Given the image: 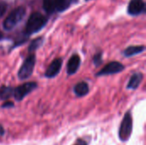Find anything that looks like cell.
I'll use <instances>...</instances> for the list:
<instances>
[{
	"instance_id": "16",
	"label": "cell",
	"mask_w": 146,
	"mask_h": 145,
	"mask_svg": "<svg viewBox=\"0 0 146 145\" xmlns=\"http://www.w3.org/2000/svg\"><path fill=\"white\" fill-rule=\"evenodd\" d=\"M43 8L48 14H52L56 11L53 0H43Z\"/></svg>"
},
{
	"instance_id": "5",
	"label": "cell",
	"mask_w": 146,
	"mask_h": 145,
	"mask_svg": "<svg viewBox=\"0 0 146 145\" xmlns=\"http://www.w3.org/2000/svg\"><path fill=\"white\" fill-rule=\"evenodd\" d=\"M38 83L34 81L26 82L23 83L17 87L14 88V94L13 97L17 102L22 101L27 95H29L31 92H33L34 90L38 88Z\"/></svg>"
},
{
	"instance_id": "17",
	"label": "cell",
	"mask_w": 146,
	"mask_h": 145,
	"mask_svg": "<svg viewBox=\"0 0 146 145\" xmlns=\"http://www.w3.org/2000/svg\"><path fill=\"white\" fill-rule=\"evenodd\" d=\"M92 62H93V64L96 67H98V66H100L102 64V62H103V53H102V51L97 52L93 56Z\"/></svg>"
},
{
	"instance_id": "11",
	"label": "cell",
	"mask_w": 146,
	"mask_h": 145,
	"mask_svg": "<svg viewBox=\"0 0 146 145\" xmlns=\"http://www.w3.org/2000/svg\"><path fill=\"white\" fill-rule=\"evenodd\" d=\"M74 92L78 97H86L90 92V86L87 82L80 81L74 86Z\"/></svg>"
},
{
	"instance_id": "14",
	"label": "cell",
	"mask_w": 146,
	"mask_h": 145,
	"mask_svg": "<svg viewBox=\"0 0 146 145\" xmlns=\"http://www.w3.org/2000/svg\"><path fill=\"white\" fill-rule=\"evenodd\" d=\"M56 10L62 12L66 10L71 4V0H53Z\"/></svg>"
},
{
	"instance_id": "22",
	"label": "cell",
	"mask_w": 146,
	"mask_h": 145,
	"mask_svg": "<svg viewBox=\"0 0 146 145\" xmlns=\"http://www.w3.org/2000/svg\"><path fill=\"white\" fill-rule=\"evenodd\" d=\"M2 38H3V33H2L1 31H0V39H2Z\"/></svg>"
},
{
	"instance_id": "3",
	"label": "cell",
	"mask_w": 146,
	"mask_h": 145,
	"mask_svg": "<svg viewBox=\"0 0 146 145\" xmlns=\"http://www.w3.org/2000/svg\"><path fill=\"white\" fill-rule=\"evenodd\" d=\"M133 128V116H132L131 111H127L124 115L120 128H119V132H118L119 139L121 142H127V140H129V138L132 136Z\"/></svg>"
},
{
	"instance_id": "1",
	"label": "cell",
	"mask_w": 146,
	"mask_h": 145,
	"mask_svg": "<svg viewBox=\"0 0 146 145\" xmlns=\"http://www.w3.org/2000/svg\"><path fill=\"white\" fill-rule=\"evenodd\" d=\"M48 19L39 12H33L30 15L25 26V34L27 36L33 35L44 28Z\"/></svg>"
},
{
	"instance_id": "7",
	"label": "cell",
	"mask_w": 146,
	"mask_h": 145,
	"mask_svg": "<svg viewBox=\"0 0 146 145\" xmlns=\"http://www.w3.org/2000/svg\"><path fill=\"white\" fill-rule=\"evenodd\" d=\"M62 66V58H56L54 59L50 64L48 66L47 69L44 72V76L47 79H52L57 76L61 71Z\"/></svg>"
},
{
	"instance_id": "20",
	"label": "cell",
	"mask_w": 146,
	"mask_h": 145,
	"mask_svg": "<svg viewBox=\"0 0 146 145\" xmlns=\"http://www.w3.org/2000/svg\"><path fill=\"white\" fill-rule=\"evenodd\" d=\"M74 145H88V144H87V143H86V140H84V139H82V138H79V139H77V141L75 142Z\"/></svg>"
},
{
	"instance_id": "12",
	"label": "cell",
	"mask_w": 146,
	"mask_h": 145,
	"mask_svg": "<svg viewBox=\"0 0 146 145\" xmlns=\"http://www.w3.org/2000/svg\"><path fill=\"white\" fill-rule=\"evenodd\" d=\"M145 50V45H131L124 50L123 56L125 57H132L136 55L143 53Z\"/></svg>"
},
{
	"instance_id": "9",
	"label": "cell",
	"mask_w": 146,
	"mask_h": 145,
	"mask_svg": "<svg viewBox=\"0 0 146 145\" xmlns=\"http://www.w3.org/2000/svg\"><path fill=\"white\" fill-rule=\"evenodd\" d=\"M145 3L144 0H131L127 7V12L130 15H139L145 10Z\"/></svg>"
},
{
	"instance_id": "6",
	"label": "cell",
	"mask_w": 146,
	"mask_h": 145,
	"mask_svg": "<svg viewBox=\"0 0 146 145\" xmlns=\"http://www.w3.org/2000/svg\"><path fill=\"white\" fill-rule=\"evenodd\" d=\"M124 69H125V66L121 62H117V61H113V62H110L109 63H107L95 75H96V77L113 75V74L121 73Z\"/></svg>"
},
{
	"instance_id": "2",
	"label": "cell",
	"mask_w": 146,
	"mask_h": 145,
	"mask_svg": "<svg viewBox=\"0 0 146 145\" xmlns=\"http://www.w3.org/2000/svg\"><path fill=\"white\" fill-rule=\"evenodd\" d=\"M26 15V9L23 6H19L15 8L3 21V26L6 31L12 30L18 23L21 21Z\"/></svg>"
},
{
	"instance_id": "10",
	"label": "cell",
	"mask_w": 146,
	"mask_h": 145,
	"mask_svg": "<svg viewBox=\"0 0 146 145\" xmlns=\"http://www.w3.org/2000/svg\"><path fill=\"white\" fill-rule=\"evenodd\" d=\"M144 79V74L141 72H136L132 74L128 83L127 85V89L128 90H137Z\"/></svg>"
},
{
	"instance_id": "19",
	"label": "cell",
	"mask_w": 146,
	"mask_h": 145,
	"mask_svg": "<svg viewBox=\"0 0 146 145\" xmlns=\"http://www.w3.org/2000/svg\"><path fill=\"white\" fill-rule=\"evenodd\" d=\"M15 104L12 102H5L4 103L2 104L1 108L2 109H10V108H14Z\"/></svg>"
},
{
	"instance_id": "15",
	"label": "cell",
	"mask_w": 146,
	"mask_h": 145,
	"mask_svg": "<svg viewBox=\"0 0 146 145\" xmlns=\"http://www.w3.org/2000/svg\"><path fill=\"white\" fill-rule=\"evenodd\" d=\"M43 43H44L43 37H38L37 38H34L33 40L31 41V43L28 46V52H30L31 54L33 53L35 50H37L38 48H40L42 46Z\"/></svg>"
},
{
	"instance_id": "4",
	"label": "cell",
	"mask_w": 146,
	"mask_h": 145,
	"mask_svg": "<svg viewBox=\"0 0 146 145\" xmlns=\"http://www.w3.org/2000/svg\"><path fill=\"white\" fill-rule=\"evenodd\" d=\"M35 64H36V56L33 53L29 54L26 59L23 61L21 66L20 67L18 73H17V76L18 79L20 80H26L27 79H29L34 70L35 68Z\"/></svg>"
},
{
	"instance_id": "13",
	"label": "cell",
	"mask_w": 146,
	"mask_h": 145,
	"mask_svg": "<svg viewBox=\"0 0 146 145\" xmlns=\"http://www.w3.org/2000/svg\"><path fill=\"white\" fill-rule=\"evenodd\" d=\"M14 87L9 85H2L0 87V100L6 101L13 97Z\"/></svg>"
},
{
	"instance_id": "21",
	"label": "cell",
	"mask_w": 146,
	"mask_h": 145,
	"mask_svg": "<svg viewBox=\"0 0 146 145\" xmlns=\"http://www.w3.org/2000/svg\"><path fill=\"white\" fill-rule=\"evenodd\" d=\"M5 134V131H4V128L2 125H0V137H3L4 136Z\"/></svg>"
},
{
	"instance_id": "8",
	"label": "cell",
	"mask_w": 146,
	"mask_h": 145,
	"mask_svg": "<svg viewBox=\"0 0 146 145\" xmlns=\"http://www.w3.org/2000/svg\"><path fill=\"white\" fill-rule=\"evenodd\" d=\"M81 64L80 56L78 54H74L68 61L67 63V73L68 76L75 74Z\"/></svg>"
},
{
	"instance_id": "18",
	"label": "cell",
	"mask_w": 146,
	"mask_h": 145,
	"mask_svg": "<svg viewBox=\"0 0 146 145\" xmlns=\"http://www.w3.org/2000/svg\"><path fill=\"white\" fill-rule=\"evenodd\" d=\"M8 8V4L5 2H0V18L5 14Z\"/></svg>"
}]
</instances>
